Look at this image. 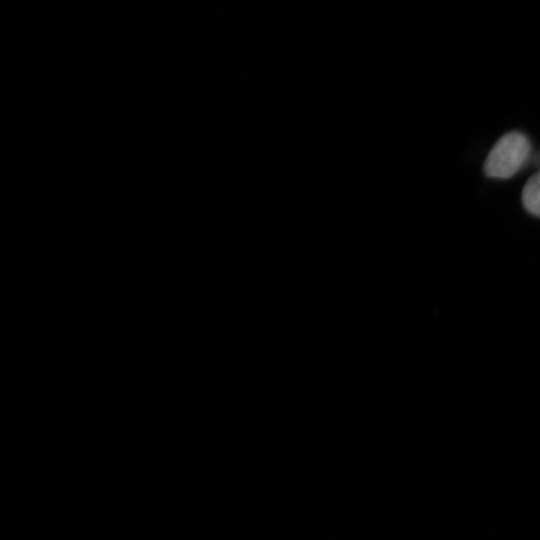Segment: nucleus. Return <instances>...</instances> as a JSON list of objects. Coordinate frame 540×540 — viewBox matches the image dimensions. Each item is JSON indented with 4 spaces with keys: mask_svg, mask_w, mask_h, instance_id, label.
I'll return each instance as SVG.
<instances>
[{
    "mask_svg": "<svg viewBox=\"0 0 540 540\" xmlns=\"http://www.w3.org/2000/svg\"><path fill=\"white\" fill-rule=\"evenodd\" d=\"M532 164L537 167L540 171V151H538L533 157H532Z\"/></svg>",
    "mask_w": 540,
    "mask_h": 540,
    "instance_id": "3",
    "label": "nucleus"
},
{
    "mask_svg": "<svg viewBox=\"0 0 540 540\" xmlns=\"http://www.w3.org/2000/svg\"><path fill=\"white\" fill-rule=\"evenodd\" d=\"M521 198L525 210L540 218V171L526 181Z\"/></svg>",
    "mask_w": 540,
    "mask_h": 540,
    "instance_id": "2",
    "label": "nucleus"
},
{
    "mask_svg": "<svg viewBox=\"0 0 540 540\" xmlns=\"http://www.w3.org/2000/svg\"><path fill=\"white\" fill-rule=\"evenodd\" d=\"M531 144L527 136L518 131L504 134L488 153L483 170L490 178L507 179L515 175L527 162Z\"/></svg>",
    "mask_w": 540,
    "mask_h": 540,
    "instance_id": "1",
    "label": "nucleus"
}]
</instances>
